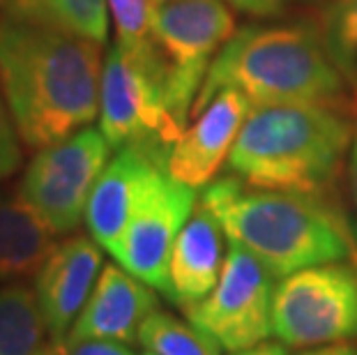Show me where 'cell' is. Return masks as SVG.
<instances>
[{
  "label": "cell",
  "instance_id": "obj_22",
  "mask_svg": "<svg viewBox=\"0 0 357 355\" xmlns=\"http://www.w3.org/2000/svg\"><path fill=\"white\" fill-rule=\"evenodd\" d=\"M21 166V137L14 127L10 107L0 88V180L10 178Z\"/></svg>",
  "mask_w": 357,
  "mask_h": 355
},
{
  "label": "cell",
  "instance_id": "obj_21",
  "mask_svg": "<svg viewBox=\"0 0 357 355\" xmlns=\"http://www.w3.org/2000/svg\"><path fill=\"white\" fill-rule=\"evenodd\" d=\"M109 10L116 24L118 47L134 51L153 42V0H109Z\"/></svg>",
  "mask_w": 357,
  "mask_h": 355
},
{
  "label": "cell",
  "instance_id": "obj_9",
  "mask_svg": "<svg viewBox=\"0 0 357 355\" xmlns=\"http://www.w3.org/2000/svg\"><path fill=\"white\" fill-rule=\"evenodd\" d=\"M275 275L254 254L231 245L215 291L185 314L189 321L215 337L222 349L231 353L252 349L268 342L275 332Z\"/></svg>",
  "mask_w": 357,
  "mask_h": 355
},
{
  "label": "cell",
  "instance_id": "obj_6",
  "mask_svg": "<svg viewBox=\"0 0 357 355\" xmlns=\"http://www.w3.org/2000/svg\"><path fill=\"white\" fill-rule=\"evenodd\" d=\"M272 330L291 349H316L357 339V266L323 263L275 286Z\"/></svg>",
  "mask_w": 357,
  "mask_h": 355
},
{
  "label": "cell",
  "instance_id": "obj_29",
  "mask_svg": "<svg viewBox=\"0 0 357 355\" xmlns=\"http://www.w3.org/2000/svg\"><path fill=\"white\" fill-rule=\"evenodd\" d=\"M153 3H164V0H153Z\"/></svg>",
  "mask_w": 357,
  "mask_h": 355
},
{
  "label": "cell",
  "instance_id": "obj_17",
  "mask_svg": "<svg viewBox=\"0 0 357 355\" xmlns=\"http://www.w3.org/2000/svg\"><path fill=\"white\" fill-rule=\"evenodd\" d=\"M3 14L97 44H104L109 35V0H3Z\"/></svg>",
  "mask_w": 357,
  "mask_h": 355
},
{
  "label": "cell",
  "instance_id": "obj_24",
  "mask_svg": "<svg viewBox=\"0 0 357 355\" xmlns=\"http://www.w3.org/2000/svg\"><path fill=\"white\" fill-rule=\"evenodd\" d=\"M240 12L254 14V17H277L286 10L288 0H229Z\"/></svg>",
  "mask_w": 357,
  "mask_h": 355
},
{
  "label": "cell",
  "instance_id": "obj_15",
  "mask_svg": "<svg viewBox=\"0 0 357 355\" xmlns=\"http://www.w3.org/2000/svg\"><path fill=\"white\" fill-rule=\"evenodd\" d=\"M224 231L208 208L196 203L171 254V302L189 312L215 291L224 268Z\"/></svg>",
  "mask_w": 357,
  "mask_h": 355
},
{
  "label": "cell",
  "instance_id": "obj_31",
  "mask_svg": "<svg viewBox=\"0 0 357 355\" xmlns=\"http://www.w3.org/2000/svg\"><path fill=\"white\" fill-rule=\"evenodd\" d=\"M0 3H3V0H0Z\"/></svg>",
  "mask_w": 357,
  "mask_h": 355
},
{
  "label": "cell",
  "instance_id": "obj_1",
  "mask_svg": "<svg viewBox=\"0 0 357 355\" xmlns=\"http://www.w3.org/2000/svg\"><path fill=\"white\" fill-rule=\"evenodd\" d=\"M102 44L0 14V88L28 148L42 150L100 113Z\"/></svg>",
  "mask_w": 357,
  "mask_h": 355
},
{
  "label": "cell",
  "instance_id": "obj_19",
  "mask_svg": "<svg viewBox=\"0 0 357 355\" xmlns=\"http://www.w3.org/2000/svg\"><path fill=\"white\" fill-rule=\"evenodd\" d=\"M139 342L153 355H222L217 339L196 323L182 321L159 309L143 321Z\"/></svg>",
  "mask_w": 357,
  "mask_h": 355
},
{
  "label": "cell",
  "instance_id": "obj_18",
  "mask_svg": "<svg viewBox=\"0 0 357 355\" xmlns=\"http://www.w3.org/2000/svg\"><path fill=\"white\" fill-rule=\"evenodd\" d=\"M47 335L35 289L0 286V355H40L49 344Z\"/></svg>",
  "mask_w": 357,
  "mask_h": 355
},
{
  "label": "cell",
  "instance_id": "obj_14",
  "mask_svg": "<svg viewBox=\"0 0 357 355\" xmlns=\"http://www.w3.org/2000/svg\"><path fill=\"white\" fill-rule=\"evenodd\" d=\"M159 171H166L139 148H120L106 164L88 199L86 226L90 238L111 254L139 206L143 192Z\"/></svg>",
  "mask_w": 357,
  "mask_h": 355
},
{
  "label": "cell",
  "instance_id": "obj_20",
  "mask_svg": "<svg viewBox=\"0 0 357 355\" xmlns=\"http://www.w3.org/2000/svg\"><path fill=\"white\" fill-rule=\"evenodd\" d=\"M325 44L341 74L357 79V0H339L330 10Z\"/></svg>",
  "mask_w": 357,
  "mask_h": 355
},
{
  "label": "cell",
  "instance_id": "obj_5",
  "mask_svg": "<svg viewBox=\"0 0 357 355\" xmlns=\"http://www.w3.org/2000/svg\"><path fill=\"white\" fill-rule=\"evenodd\" d=\"M166 81L169 67L155 40L134 51L116 44L104 58L100 132L111 148H139L164 169L187 130L169 107Z\"/></svg>",
  "mask_w": 357,
  "mask_h": 355
},
{
  "label": "cell",
  "instance_id": "obj_26",
  "mask_svg": "<svg viewBox=\"0 0 357 355\" xmlns=\"http://www.w3.org/2000/svg\"><path fill=\"white\" fill-rule=\"evenodd\" d=\"M300 355H357V346L351 342L344 344H328V346H316V349H309Z\"/></svg>",
  "mask_w": 357,
  "mask_h": 355
},
{
  "label": "cell",
  "instance_id": "obj_3",
  "mask_svg": "<svg viewBox=\"0 0 357 355\" xmlns=\"http://www.w3.org/2000/svg\"><path fill=\"white\" fill-rule=\"evenodd\" d=\"M224 88L238 90L254 107L339 104L344 74L316 28L307 24L247 26L212 60L192 118Z\"/></svg>",
  "mask_w": 357,
  "mask_h": 355
},
{
  "label": "cell",
  "instance_id": "obj_13",
  "mask_svg": "<svg viewBox=\"0 0 357 355\" xmlns=\"http://www.w3.org/2000/svg\"><path fill=\"white\" fill-rule=\"evenodd\" d=\"M159 309L157 293L141 279L129 275L123 266L102 268L95 291L72 326L65 342L83 339H113L132 344L139 339L143 321Z\"/></svg>",
  "mask_w": 357,
  "mask_h": 355
},
{
  "label": "cell",
  "instance_id": "obj_27",
  "mask_svg": "<svg viewBox=\"0 0 357 355\" xmlns=\"http://www.w3.org/2000/svg\"><path fill=\"white\" fill-rule=\"evenodd\" d=\"M348 180H351L353 201H355V206H357V134H355L353 146H351V160H348Z\"/></svg>",
  "mask_w": 357,
  "mask_h": 355
},
{
  "label": "cell",
  "instance_id": "obj_11",
  "mask_svg": "<svg viewBox=\"0 0 357 355\" xmlns=\"http://www.w3.org/2000/svg\"><path fill=\"white\" fill-rule=\"evenodd\" d=\"M249 113V100L233 88H224L196 116L173 146L166 171L178 183L201 190L208 187L224 162Z\"/></svg>",
  "mask_w": 357,
  "mask_h": 355
},
{
  "label": "cell",
  "instance_id": "obj_23",
  "mask_svg": "<svg viewBox=\"0 0 357 355\" xmlns=\"http://www.w3.org/2000/svg\"><path fill=\"white\" fill-rule=\"evenodd\" d=\"M70 355H134L129 346L113 339H83V342H67Z\"/></svg>",
  "mask_w": 357,
  "mask_h": 355
},
{
  "label": "cell",
  "instance_id": "obj_16",
  "mask_svg": "<svg viewBox=\"0 0 357 355\" xmlns=\"http://www.w3.org/2000/svg\"><path fill=\"white\" fill-rule=\"evenodd\" d=\"M56 247V233L21 199L0 190V284L35 275Z\"/></svg>",
  "mask_w": 357,
  "mask_h": 355
},
{
  "label": "cell",
  "instance_id": "obj_7",
  "mask_svg": "<svg viewBox=\"0 0 357 355\" xmlns=\"http://www.w3.org/2000/svg\"><path fill=\"white\" fill-rule=\"evenodd\" d=\"M233 35L235 17L224 0L155 3L153 40L169 67V107L185 127L212 60Z\"/></svg>",
  "mask_w": 357,
  "mask_h": 355
},
{
  "label": "cell",
  "instance_id": "obj_25",
  "mask_svg": "<svg viewBox=\"0 0 357 355\" xmlns=\"http://www.w3.org/2000/svg\"><path fill=\"white\" fill-rule=\"evenodd\" d=\"M231 355H291V351H288V346L284 342H263L258 346H252V349H245Z\"/></svg>",
  "mask_w": 357,
  "mask_h": 355
},
{
  "label": "cell",
  "instance_id": "obj_8",
  "mask_svg": "<svg viewBox=\"0 0 357 355\" xmlns=\"http://www.w3.org/2000/svg\"><path fill=\"white\" fill-rule=\"evenodd\" d=\"M111 143L83 127L65 141L42 148L21 178L19 196L56 236L72 233L86 219L88 199L109 164Z\"/></svg>",
  "mask_w": 357,
  "mask_h": 355
},
{
  "label": "cell",
  "instance_id": "obj_28",
  "mask_svg": "<svg viewBox=\"0 0 357 355\" xmlns=\"http://www.w3.org/2000/svg\"><path fill=\"white\" fill-rule=\"evenodd\" d=\"M40 355H70V349H67L65 339H51Z\"/></svg>",
  "mask_w": 357,
  "mask_h": 355
},
{
  "label": "cell",
  "instance_id": "obj_30",
  "mask_svg": "<svg viewBox=\"0 0 357 355\" xmlns=\"http://www.w3.org/2000/svg\"><path fill=\"white\" fill-rule=\"evenodd\" d=\"M146 355H153V353H146Z\"/></svg>",
  "mask_w": 357,
  "mask_h": 355
},
{
  "label": "cell",
  "instance_id": "obj_4",
  "mask_svg": "<svg viewBox=\"0 0 357 355\" xmlns=\"http://www.w3.org/2000/svg\"><path fill=\"white\" fill-rule=\"evenodd\" d=\"M353 146V123L337 104L252 107L229 169L258 190L321 194Z\"/></svg>",
  "mask_w": 357,
  "mask_h": 355
},
{
  "label": "cell",
  "instance_id": "obj_2",
  "mask_svg": "<svg viewBox=\"0 0 357 355\" xmlns=\"http://www.w3.org/2000/svg\"><path fill=\"white\" fill-rule=\"evenodd\" d=\"M199 203L231 245L254 254L279 279L357 254L351 226L321 194L258 190L233 176L212 180Z\"/></svg>",
  "mask_w": 357,
  "mask_h": 355
},
{
  "label": "cell",
  "instance_id": "obj_12",
  "mask_svg": "<svg viewBox=\"0 0 357 355\" xmlns=\"http://www.w3.org/2000/svg\"><path fill=\"white\" fill-rule=\"evenodd\" d=\"M102 249L93 238L74 236L53 247L35 273V293L51 339H65L95 291Z\"/></svg>",
  "mask_w": 357,
  "mask_h": 355
},
{
  "label": "cell",
  "instance_id": "obj_10",
  "mask_svg": "<svg viewBox=\"0 0 357 355\" xmlns=\"http://www.w3.org/2000/svg\"><path fill=\"white\" fill-rule=\"evenodd\" d=\"M196 190L178 183L169 171H159L143 192L120 243L111 256L129 275L171 300V254L182 226L192 217Z\"/></svg>",
  "mask_w": 357,
  "mask_h": 355
}]
</instances>
